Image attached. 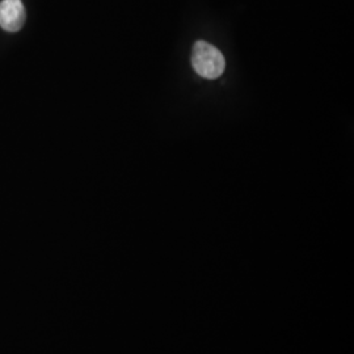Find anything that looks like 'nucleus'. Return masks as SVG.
Listing matches in <instances>:
<instances>
[{"label":"nucleus","mask_w":354,"mask_h":354,"mask_svg":"<svg viewBox=\"0 0 354 354\" xmlns=\"http://www.w3.org/2000/svg\"><path fill=\"white\" fill-rule=\"evenodd\" d=\"M194 71L203 79H216L225 73L226 61L221 51L206 41H197L190 58Z\"/></svg>","instance_id":"obj_1"},{"label":"nucleus","mask_w":354,"mask_h":354,"mask_svg":"<svg viewBox=\"0 0 354 354\" xmlns=\"http://www.w3.org/2000/svg\"><path fill=\"white\" fill-rule=\"evenodd\" d=\"M26 23V8L21 0H3L0 3V26L7 32H17Z\"/></svg>","instance_id":"obj_2"}]
</instances>
